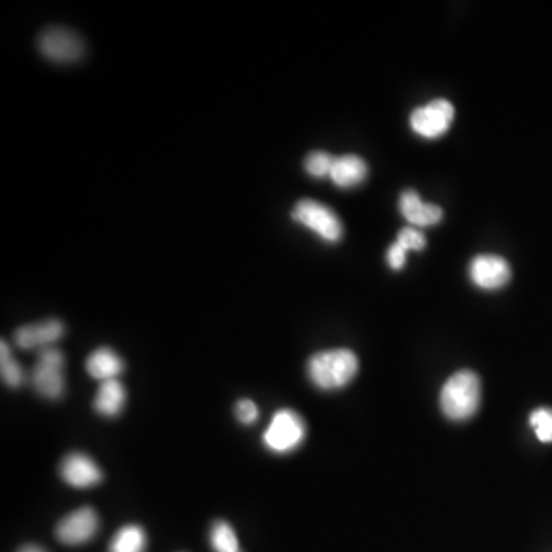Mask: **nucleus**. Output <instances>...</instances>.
Instances as JSON below:
<instances>
[{
	"mask_svg": "<svg viewBox=\"0 0 552 552\" xmlns=\"http://www.w3.org/2000/svg\"><path fill=\"white\" fill-rule=\"evenodd\" d=\"M235 416L243 425H253L260 418V410L257 404L250 399H241L235 405Z\"/></svg>",
	"mask_w": 552,
	"mask_h": 552,
	"instance_id": "obj_22",
	"label": "nucleus"
},
{
	"mask_svg": "<svg viewBox=\"0 0 552 552\" xmlns=\"http://www.w3.org/2000/svg\"><path fill=\"white\" fill-rule=\"evenodd\" d=\"M367 163L359 155L345 154L335 157L330 180L342 189L355 188L367 178Z\"/></svg>",
	"mask_w": 552,
	"mask_h": 552,
	"instance_id": "obj_14",
	"label": "nucleus"
},
{
	"mask_svg": "<svg viewBox=\"0 0 552 552\" xmlns=\"http://www.w3.org/2000/svg\"><path fill=\"white\" fill-rule=\"evenodd\" d=\"M306 370L310 382L319 390H341L358 375L359 359L349 349L322 350L309 359Z\"/></svg>",
	"mask_w": 552,
	"mask_h": 552,
	"instance_id": "obj_1",
	"label": "nucleus"
},
{
	"mask_svg": "<svg viewBox=\"0 0 552 552\" xmlns=\"http://www.w3.org/2000/svg\"><path fill=\"white\" fill-rule=\"evenodd\" d=\"M85 367L91 378L106 382L122 375L125 370V362L120 358L119 353L109 347H100L88 356Z\"/></svg>",
	"mask_w": 552,
	"mask_h": 552,
	"instance_id": "obj_13",
	"label": "nucleus"
},
{
	"mask_svg": "<svg viewBox=\"0 0 552 552\" xmlns=\"http://www.w3.org/2000/svg\"><path fill=\"white\" fill-rule=\"evenodd\" d=\"M145 549V529L138 525L122 526L109 545V552H145Z\"/></svg>",
	"mask_w": 552,
	"mask_h": 552,
	"instance_id": "obj_16",
	"label": "nucleus"
},
{
	"mask_svg": "<svg viewBox=\"0 0 552 552\" xmlns=\"http://www.w3.org/2000/svg\"><path fill=\"white\" fill-rule=\"evenodd\" d=\"M482 401V384L471 370H460L445 382L439 395L442 413L450 421L464 422L473 418Z\"/></svg>",
	"mask_w": 552,
	"mask_h": 552,
	"instance_id": "obj_2",
	"label": "nucleus"
},
{
	"mask_svg": "<svg viewBox=\"0 0 552 552\" xmlns=\"http://www.w3.org/2000/svg\"><path fill=\"white\" fill-rule=\"evenodd\" d=\"M453 120L454 106L448 100L436 99L411 112L410 128L419 137L434 140L447 134Z\"/></svg>",
	"mask_w": 552,
	"mask_h": 552,
	"instance_id": "obj_6",
	"label": "nucleus"
},
{
	"mask_svg": "<svg viewBox=\"0 0 552 552\" xmlns=\"http://www.w3.org/2000/svg\"><path fill=\"white\" fill-rule=\"evenodd\" d=\"M399 211L410 223V226L416 227V229L436 226L444 218V211L441 207L433 203H424L421 195L414 189L402 192L401 198H399Z\"/></svg>",
	"mask_w": 552,
	"mask_h": 552,
	"instance_id": "obj_12",
	"label": "nucleus"
},
{
	"mask_svg": "<svg viewBox=\"0 0 552 552\" xmlns=\"http://www.w3.org/2000/svg\"><path fill=\"white\" fill-rule=\"evenodd\" d=\"M529 425L543 444L552 442V408L540 407L529 416Z\"/></svg>",
	"mask_w": 552,
	"mask_h": 552,
	"instance_id": "obj_19",
	"label": "nucleus"
},
{
	"mask_svg": "<svg viewBox=\"0 0 552 552\" xmlns=\"http://www.w3.org/2000/svg\"><path fill=\"white\" fill-rule=\"evenodd\" d=\"M209 539H211L212 549L215 552H241L234 528L224 520L214 522Z\"/></svg>",
	"mask_w": 552,
	"mask_h": 552,
	"instance_id": "obj_18",
	"label": "nucleus"
},
{
	"mask_svg": "<svg viewBox=\"0 0 552 552\" xmlns=\"http://www.w3.org/2000/svg\"><path fill=\"white\" fill-rule=\"evenodd\" d=\"M17 552H46L45 549L40 548V546L36 545H27L23 546V548H20Z\"/></svg>",
	"mask_w": 552,
	"mask_h": 552,
	"instance_id": "obj_24",
	"label": "nucleus"
},
{
	"mask_svg": "<svg viewBox=\"0 0 552 552\" xmlns=\"http://www.w3.org/2000/svg\"><path fill=\"white\" fill-rule=\"evenodd\" d=\"M60 476L74 488L96 487L103 479L102 470L96 464V460L80 451L65 456L60 464Z\"/></svg>",
	"mask_w": 552,
	"mask_h": 552,
	"instance_id": "obj_11",
	"label": "nucleus"
},
{
	"mask_svg": "<svg viewBox=\"0 0 552 552\" xmlns=\"http://www.w3.org/2000/svg\"><path fill=\"white\" fill-rule=\"evenodd\" d=\"M31 384L37 395L56 401L65 393V355L59 349L40 350L31 372Z\"/></svg>",
	"mask_w": 552,
	"mask_h": 552,
	"instance_id": "obj_4",
	"label": "nucleus"
},
{
	"mask_svg": "<svg viewBox=\"0 0 552 552\" xmlns=\"http://www.w3.org/2000/svg\"><path fill=\"white\" fill-rule=\"evenodd\" d=\"M292 220L315 232L326 243H338L342 238V223L338 215L319 201L299 200L293 207Z\"/></svg>",
	"mask_w": 552,
	"mask_h": 552,
	"instance_id": "obj_5",
	"label": "nucleus"
},
{
	"mask_svg": "<svg viewBox=\"0 0 552 552\" xmlns=\"http://www.w3.org/2000/svg\"><path fill=\"white\" fill-rule=\"evenodd\" d=\"M405 261H407V252H405L399 244H391L387 250V263L388 266H390V269H404Z\"/></svg>",
	"mask_w": 552,
	"mask_h": 552,
	"instance_id": "obj_23",
	"label": "nucleus"
},
{
	"mask_svg": "<svg viewBox=\"0 0 552 552\" xmlns=\"http://www.w3.org/2000/svg\"><path fill=\"white\" fill-rule=\"evenodd\" d=\"M0 372L8 387L19 388L25 382L22 365L14 359L10 345L5 341L0 342Z\"/></svg>",
	"mask_w": 552,
	"mask_h": 552,
	"instance_id": "obj_17",
	"label": "nucleus"
},
{
	"mask_svg": "<svg viewBox=\"0 0 552 552\" xmlns=\"http://www.w3.org/2000/svg\"><path fill=\"white\" fill-rule=\"evenodd\" d=\"M37 46L40 54L54 63L77 62L85 53L80 36L62 27L45 28L37 37Z\"/></svg>",
	"mask_w": 552,
	"mask_h": 552,
	"instance_id": "obj_7",
	"label": "nucleus"
},
{
	"mask_svg": "<svg viewBox=\"0 0 552 552\" xmlns=\"http://www.w3.org/2000/svg\"><path fill=\"white\" fill-rule=\"evenodd\" d=\"M395 243L399 244L407 253L410 252V250L419 252V250L427 246V240H425L424 234H422L421 230L413 226L404 227V229L399 230Z\"/></svg>",
	"mask_w": 552,
	"mask_h": 552,
	"instance_id": "obj_21",
	"label": "nucleus"
},
{
	"mask_svg": "<svg viewBox=\"0 0 552 552\" xmlns=\"http://www.w3.org/2000/svg\"><path fill=\"white\" fill-rule=\"evenodd\" d=\"M65 335V326L59 319H46L19 327L14 332V341L22 350H45L53 347Z\"/></svg>",
	"mask_w": 552,
	"mask_h": 552,
	"instance_id": "obj_10",
	"label": "nucleus"
},
{
	"mask_svg": "<svg viewBox=\"0 0 552 552\" xmlns=\"http://www.w3.org/2000/svg\"><path fill=\"white\" fill-rule=\"evenodd\" d=\"M471 283L482 290H499L510 283V264L505 258L494 253H482L471 260L468 267Z\"/></svg>",
	"mask_w": 552,
	"mask_h": 552,
	"instance_id": "obj_8",
	"label": "nucleus"
},
{
	"mask_svg": "<svg viewBox=\"0 0 552 552\" xmlns=\"http://www.w3.org/2000/svg\"><path fill=\"white\" fill-rule=\"evenodd\" d=\"M333 161H335V157L330 155L329 152H310L306 160H304V169H306L307 174L313 178L330 177Z\"/></svg>",
	"mask_w": 552,
	"mask_h": 552,
	"instance_id": "obj_20",
	"label": "nucleus"
},
{
	"mask_svg": "<svg viewBox=\"0 0 552 552\" xmlns=\"http://www.w3.org/2000/svg\"><path fill=\"white\" fill-rule=\"evenodd\" d=\"M99 526L100 520L96 510L83 506L60 520L56 536L65 545H82L96 536Z\"/></svg>",
	"mask_w": 552,
	"mask_h": 552,
	"instance_id": "obj_9",
	"label": "nucleus"
},
{
	"mask_svg": "<svg viewBox=\"0 0 552 552\" xmlns=\"http://www.w3.org/2000/svg\"><path fill=\"white\" fill-rule=\"evenodd\" d=\"M307 427L301 414L283 408L273 414L263 433V444L270 453L289 454L303 445Z\"/></svg>",
	"mask_w": 552,
	"mask_h": 552,
	"instance_id": "obj_3",
	"label": "nucleus"
},
{
	"mask_svg": "<svg viewBox=\"0 0 552 552\" xmlns=\"http://www.w3.org/2000/svg\"><path fill=\"white\" fill-rule=\"evenodd\" d=\"M126 388L119 379L102 382L94 398V410L105 418H117L126 405Z\"/></svg>",
	"mask_w": 552,
	"mask_h": 552,
	"instance_id": "obj_15",
	"label": "nucleus"
}]
</instances>
